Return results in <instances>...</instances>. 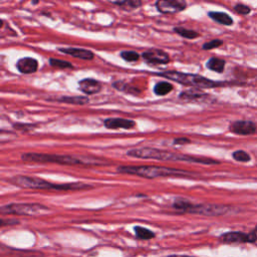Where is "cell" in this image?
<instances>
[{
	"mask_svg": "<svg viewBox=\"0 0 257 257\" xmlns=\"http://www.w3.org/2000/svg\"><path fill=\"white\" fill-rule=\"evenodd\" d=\"M22 160L33 163H54L61 165H81V166H109L111 162L107 159L93 156H69L51 155L39 153H25L22 155Z\"/></svg>",
	"mask_w": 257,
	"mask_h": 257,
	"instance_id": "1",
	"label": "cell"
},
{
	"mask_svg": "<svg viewBox=\"0 0 257 257\" xmlns=\"http://www.w3.org/2000/svg\"><path fill=\"white\" fill-rule=\"evenodd\" d=\"M127 155L133 158H139V159H153V160H160V161H183L189 163H198L203 165L220 164L219 161L210 159V158L183 155L180 153H173L170 151L151 148V147L131 149L127 152Z\"/></svg>",
	"mask_w": 257,
	"mask_h": 257,
	"instance_id": "2",
	"label": "cell"
},
{
	"mask_svg": "<svg viewBox=\"0 0 257 257\" xmlns=\"http://www.w3.org/2000/svg\"><path fill=\"white\" fill-rule=\"evenodd\" d=\"M11 184L24 188V189H34V190H54V191H82L93 189V186L91 184L73 182L65 184H55L48 182L42 178L29 177V176H14L8 180Z\"/></svg>",
	"mask_w": 257,
	"mask_h": 257,
	"instance_id": "3",
	"label": "cell"
},
{
	"mask_svg": "<svg viewBox=\"0 0 257 257\" xmlns=\"http://www.w3.org/2000/svg\"><path fill=\"white\" fill-rule=\"evenodd\" d=\"M117 172L123 174L137 175L143 178H147V179H154V178L159 177H189L194 175V173H191L189 171L153 165L121 166L117 168Z\"/></svg>",
	"mask_w": 257,
	"mask_h": 257,
	"instance_id": "4",
	"label": "cell"
},
{
	"mask_svg": "<svg viewBox=\"0 0 257 257\" xmlns=\"http://www.w3.org/2000/svg\"><path fill=\"white\" fill-rule=\"evenodd\" d=\"M156 74L162 76V77H165V78H168V80L174 81L178 84H181L183 86H189V87H193V88L199 89V90L223 87L227 85V83L215 82L202 75L193 74V73H185V72H180V71H165V72H159Z\"/></svg>",
	"mask_w": 257,
	"mask_h": 257,
	"instance_id": "5",
	"label": "cell"
},
{
	"mask_svg": "<svg viewBox=\"0 0 257 257\" xmlns=\"http://www.w3.org/2000/svg\"><path fill=\"white\" fill-rule=\"evenodd\" d=\"M173 208L176 211L183 213L198 214L203 216H221L230 211V207L217 204H192L186 199L178 198L173 203Z\"/></svg>",
	"mask_w": 257,
	"mask_h": 257,
	"instance_id": "6",
	"label": "cell"
},
{
	"mask_svg": "<svg viewBox=\"0 0 257 257\" xmlns=\"http://www.w3.org/2000/svg\"><path fill=\"white\" fill-rule=\"evenodd\" d=\"M49 208L42 205V204H29V203H12L8 205H4L0 208L1 214H13V215H26L32 216L39 213L48 211Z\"/></svg>",
	"mask_w": 257,
	"mask_h": 257,
	"instance_id": "7",
	"label": "cell"
},
{
	"mask_svg": "<svg viewBox=\"0 0 257 257\" xmlns=\"http://www.w3.org/2000/svg\"><path fill=\"white\" fill-rule=\"evenodd\" d=\"M155 5L158 11L165 14L178 13L187 8V3L182 0H159Z\"/></svg>",
	"mask_w": 257,
	"mask_h": 257,
	"instance_id": "8",
	"label": "cell"
},
{
	"mask_svg": "<svg viewBox=\"0 0 257 257\" xmlns=\"http://www.w3.org/2000/svg\"><path fill=\"white\" fill-rule=\"evenodd\" d=\"M144 61L150 66H159V65H166L170 62L169 54L158 48H151L142 54Z\"/></svg>",
	"mask_w": 257,
	"mask_h": 257,
	"instance_id": "9",
	"label": "cell"
},
{
	"mask_svg": "<svg viewBox=\"0 0 257 257\" xmlns=\"http://www.w3.org/2000/svg\"><path fill=\"white\" fill-rule=\"evenodd\" d=\"M220 240L224 243H248L255 242L257 236L255 233H243V232H227L220 236Z\"/></svg>",
	"mask_w": 257,
	"mask_h": 257,
	"instance_id": "10",
	"label": "cell"
},
{
	"mask_svg": "<svg viewBox=\"0 0 257 257\" xmlns=\"http://www.w3.org/2000/svg\"><path fill=\"white\" fill-rule=\"evenodd\" d=\"M229 130L236 135L248 136L256 132V125L251 121H235L231 123Z\"/></svg>",
	"mask_w": 257,
	"mask_h": 257,
	"instance_id": "11",
	"label": "cell"
},
{
	"mask_svg": "<svg viewBox=\"0 0 257 257\" xmlns=\"http://www.w3.org/2000/svg\"><path fill=\"white\" fill-rule=\"evenodd\" d=\"M104 126L109 130H131L135 128L136 123L133 120H128V118L123 117H109L104 121Z\"/></svg>",
	"mask_w": 257,
	"mask_h": 257,
	"instance_id": "12",
	"label": "cell"
},
{
	"mask_svg": "<svg viewBox=\"0 0 257 257\" xmlns=\"http://www.w3.org/2000/svg\"><path fill=\"white\" fill-rule=\"evenodd\" d=\"M80 90L86 94H94L102 91V83L98 82L94 78H84V80L78 82Z\"/></svg>",
	"mask_w": 257,
	"mask_h": 257,
	"instance_id": "13",
	"label": "cell"
},
{
	"mask_svg": "<svg viewBox=\"0 0 257 257\" xmlns=\"http://www.w3.org/2000/svg\"><path fill=\"white\" fill-rule=\"evenodd\" d=\"M16 68L19 72L24 74H30V73H34L37 70L38 63L35 58L23 57L17 62Z\"/></svg>",
	"mask_w": 257,
	"mask_h": 257,
	"instance_id": "14",
	"label": "cell"
},
{
	"mask_svg": "<svg viewBox=\"0 0 257 257\" xmlns=\"http://www.w3.org/2000/svg\"><path fill=\"white\" fill-rule=\"evenodd\" d=\"M58 50L63 53H65V54H69V55L76 57V58L84 59V61H91V59H93V57H94V54L93 51H91L89 49H85V48H76V47L64 48V47H61V48H58Z\"/></svg>",
	"mask_w": 257,
	"mask_h": 257,
	"instance_id": "15",
	"label": "cell"
},
{
	"mask_svg": "<svg viewBox=\"0 0 257 257\" xmlns=\"http://www.w3.org/2000/svg\"><path fill=\"white\" fill-rule=\"evenodd\" d=\"M50 102H58V103H66L69 105H77L84 106L90 103V98L87 96H59L54 98H48Z\"/></svg>",
	"mask_w": 257,
	"mask_h": 257,
	"instance_id": "16",
	"label": "cell"
},
{
	"mask_svg": "<svg viewBox=\"0 0 257 257\" xmlns=\"http://www.w3.org/2000/svg\"><path fill=\"white\" fill-rule=\"evenodd\" d=\"M208 16L213 19L214 22L218 23L222 25L230 26L233 24V19L231 16H229L225 12H217V11H211L208 13Z\"/></svg>",
	"mask_w": 257,
	"mask_h": 257,
	"instance_id": "17",
	"label": "cell"
},
{
	"mask_svg": "<svg viewBox=\"0 0 257 257\" xmlns=\"http://www.w3.org/2000/svg\"><path fill=\"white\" fill-rule=\"evenodd\" d=\"M225 65H226V63H225L224 59H221V58H218V57H211L209 61L207 62L206 67L210 70L221 73V72L224 71Z\"/></svg>",
	"mask_w": 257,
	"mask_h": 257,
	"instance_id": "18",
	"label": "cell"
},
{
	"mask_svg": "<svg viewBox=\"0 0 257 257\" xmlns=\"http://www.w3.org/2000/svg\"><path fill=\"white\" fill-rule=\"evenodd\" d=\"M134 231H135L137 238L141 239V240H150V239H153L156 236V234L153 231H151L148 228L142 227V226H135Z\"/></svg>",
	"mask_w": 257,
	"mask_h": 257,
	"instance_id": "19",
	"label": "cell"
},
{
	"mask_svg": "<svg viewBox=\"0 0 257 257\" xmlns=\"http://www.w3.org/2000/svg\"><path fill=\"white\" fill-rule=\"evenodd\" d=\"M203 96H207V94L201 92V90L199 89H191L186 92H183L180 94V98H182V100H186V101L197 100V98H201Z\"/></svg>",
	"mask_w": 257,
	"mask_h": 257,
	"instance_id": "20",
	"label": "cell"
},
{
	"mask_svg": "<svg viewBox=\"0 0 257 257\" xmlns=\"http://www.w3.org/2000/svg\"><path fill=\"white\" fill-rule=\"evenodd\" d=\"M113 4L120 6L122 9L127 11H132L142 6V2L140 0H126V1H114Z\"/></svg>",
	"mask_w": 257,
	"mask_h": 257,
	"instance_id": "21",
	"label": "cell"
},
{
	"mask_svg": "<svg viewBox=\"0 0 257 257\" xmlns=\"http://www.w3.org/2000/svg\"><path fill=\"white\" fill-rule=\"evenodd\" d=\"M173 91V86L168 83V82H160L158 83L155 88H154V93L155 94L157 95H160V96H163V95H166L168 94L170 92Z\"/></svg>",
	"mask_w": 257,
	"mask_h": 257,
	"instance_id": "22",
	"label": "cell"
},
{
	"mask_svg": "<svg viewBox=\"0 0 257 257\" xmlns=\"http://www.w3.org/2000/svg\"><path fill=\"white\" fill-rule=\"evenodd\" d=\"M113 87L117 90V91H121V92H124V93H131V94H138L140 93L141 91L137 90V88H134V87H131L130 85L124 83V82H116L113 84Z\"/></svg>",
	"mask_w": 257,
	"mask_h": 257,
	"instance_id": "23",
	"label": "cell"
},
{
	"mask_svg": "<svg viewBox=\"0 0 257 257\" xmlns=\"http://www.w3.org/2000/svg\"><path fill=\"white\" fill-rule=\"evenodd\" d=\"M173 30L175 33L179 34L180 36L187 38V39H194L200 35L197 31L192 30V29H187L185 27H175Z\"/></svg>",
	"mask_w": 257,
	"mask_h": 257,
	"instance_id": "24",
	"label": "cell"
},
{
	"mask_svg": "<svg viewBox=\"0 0 257 257\" xmlns=\"http://www.w3.org/2000/svg\"><path fill=\"white\" fill-rule=\"evenodd\" d=\"M232 157L233 159L237 162H241V163H247L251 160V157L250 155L245 152V151H242V150H238V151H235L233 154H232Z\"/></svg>",
	"mask_w": 257,
	"mask_h": 257,
	"instance_id": "25",
	"label": "cell"
},
{
	"mask_svg": "<svg viewBox=\"0 0 257 257\" xmlns=\"http://www.w3.org/2000/svg\"><path fill=\"white\" fill-rule=\"evenodd\" d=\"M120 56L124 59V61L129 62V63L137 62V61H139V58H140L139 53L136 51H132V50H123L121 51Z\"/></svg>",
	"mask_w": 257,
	"mask_h": 257,
	"instance_id": "26",
	"label": "cell"
},
{
	"mask_svg": "<svg viewBox=\"0 0 257 257\" xmlns=\"http://www.w3.org/2000/svg\"><path fill=\"white\" fill-rule=\"evenodd\" d=\"M49 64L57 69H73V66L70 63L57 58H49Z\"/></svg>",
	"mask_w": 257,
	"mask_h": 257,
	"instance_id": "27",
	"label": "cell"
},
{
	"mask_svg": "<svg viewBox=\"0 0 257 257\" xmlns=\"http://www.w3.org/2000/svg\"><path fill=\"white\" fill-rule=\"evenodd\" d=\"M222 45H223V42L220 41V39H213V41L204 44L203 47H202V48H203L204 50H210V49H213V48L219 47H221Z\"/></svg>",
	"mask_w": 257,
	"mask_h": 257,
	"instance_id": "28",
	"label": "cell"
},
{
	"mask_svg": "<svg viewBox=\"0 0 257 257\" xmlns=\"http://www.w3.org/2000/svg\"><path fill=\"white\" fill-rule=\"evenodd\" d=\"M234 10L238 13V14H241V15H247L251 12V8L245 4H242V3H238L236 4L234 6Z\"/></svg>",
	"mask_w": 257,
	"mask_h": 257,
	"instance_id": "29",
	"label": "cell"
},
{
	"mask_svg": "<svg viewBox=\"0 0 257 257\" xmlns=\"http://www.w3.org/2000/svg\"><path fill=\"white\" fill-rule=\"evenodd\" d=\"M34 125H26V124H14L13 128L16 130H22V131H28V130H32V128H34Z\"/></svg>",
	"mask_w": 257,
	"mask_h": 257,
	"instance_id": "30",
	"label": "cell"
},
{
	"mask_svg": "<svg viewBox=\"0 0 257 257\" xmlns=\"http://www.w3.org/2000/svg\"><path fill=\"white\" fill-rule=\"evenodd\" d=\"M174 145H186V144H189L191 143V141L189 139H187V138H178V139H175L174 140Z\"/></svg>",
	"mask_w": 257,
	"mask_h": 257,
	"instance_id": "31",
	"label": "cell"
},
{
	"mask_svg": "<svg viewBox=\"0 0 257 257\" xmlns=\"http://www.w3.org/2000/svg\"><path fill=\"white\" fill-rule=\"evenodd\" d=\"M19 222L17 220H1V226H5V225H15L18 224Z\"/></svg>",
	"mask_w": 257,
	"mask_h": 257,
	"instance_id": "32",
	"label": "cell"
},
{
	"mask_svg": "<svg viewBox=\"0 0 257 257\" xmlns=\"http://www.w3.org/2000/svg\"><path fill=\"white\" fill-rule=\"evenodd\" d=\"M167 257H195V256H190V255H176V254H174V255H169V256H167Z\"/></svg>",
	"mask_w": 257,
	"mask_h": 257,
	"instance_id": "33",
	"label": "cell"
},
{
	"mask_svg": "<svg viewBox=\"0 0 257 257\" xmlns=\"http://www.w3.org/2000/svg\"><path fill=\"white\" fill-rule=\"evenodd\" d=\"M31 3H32V4H34V5H35V4H38V3H39V2H38V1H32V2H31Z\"/></svg>",
	"mask_w": 257,
	"mask_h": 257,
	"instance_id": "34",
	"label": "cell"
},
{
	"mask_svg": "<svg viewBox=\"0 0 257 257\" xmlns=\"http://www.w3.org/2000/svg\"><path fill=\"white\" fill-rule=\"evenodd\" d=\"M256 231H257V226H256Z\"/></svg>",
	"mask_w": 257,
	"mask_h": 257,
	"instance_id": "35",
	"label": "cell"
}]
</instances>
